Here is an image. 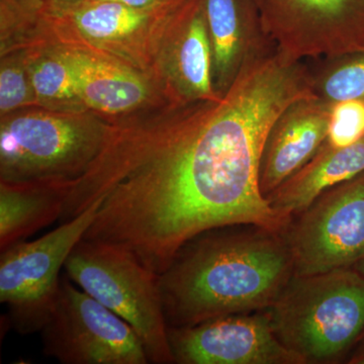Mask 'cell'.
<instances>
[{
	"label": "cell",
	"mask_w": 364,
	"mask_h": 364,
	"mask_svg": "<svg viewBox=\"0 0 364 364\" xmlns=\"http://www.w3.org/2000/svg\"><path fill=\"white\" fill-rule=\"evenodd\" d=\"M311 95L310 68L275 48L246 64L223 97L112 123L104 149L74 179L62 219L100 200L83 239L127 249L157 275L208 230L284 232L291 220L261 193V154L280 112Z\"/></svg>",
	"instance_id": "obj_1"
},
{
	"label": "cell",
	"mask_w": 364,
	"mask_h": 364,
	"mask_svg": "<svg viewBox=\"0 0 364 364\" xmlns=\"http://www.w3.org/2000/svg\"><path fill=\"white\" fill-rule=\"evenodd\" d=\"M294 275L284 232L255 225L208 230L186 242L159 275L167 326L267 310Z\"/></svg>",
	"instance_id": "obj_2"
},
{
	"label": "cell",
	"mask_w": 364,
	"mask_h": 364,
	"mask_svg": "<svg viewBox=\"0 0 364 364\" xmlns=\"http://www.w3.org/2000/svg\"><path fill=\"white\" fill-rule=\"evenodd\" d=\"M191 2L162 0L147 7L127 6L112 0L68 2L43 9L21 47L74 48L95 53L145 74L162 92L165 58Z\"/></svg>",
	"instance_id": "obj_3"
},
{
	"label": "cell",
	"mask_w": 364,
	"mask_h": 364,
	"mask_svg": "<svg viewBox=\"0 0 364 364\" xmlns=\"http://www.w3.org/2000/svg\"><path fill=\"white\" fill-rule=\"evenodd\" d=\"M267 313L305 364L348 363L364 338V275L354 267L294 275Z\"/></svg>",
	"instance_id": "obj_4"
},
{
	"label": "cell",
	"mask_w": 364,
	"mask_h": 364,
	"mask_svg": "<svg viewBox=\"0 0 364 364\" xmlns=\"http://www.w3.org/2000/svg\"><path fill=\"white\" fill-rule=\"evenodd\" d=\"M112 123L92 112L21 109L0 121V181L74 179L104 149Z\"/></svg>",
	"instance_id": "obj_5"
},
{
	"label": "cell",
	"mask_w": 364,
	"mask_h": 364,
	"mask_svg": "<svg viewBox=\"0 0 364 364\" xmlns=\"http://www.w3.org/2000/svg\"><path fill=\"white\" fill-rule=\"evenodd\" d=\"M64 269L76 286L131 325L150 363H174L159 275L127 249L83 238Z\"/></svg>",
	"instance_id": "obj_6"
},
{
	"label": "cell",
	"mask_w": 364,
	"mask_h": 364,
	"mask_svg": "<svg viewBox=\"0 0 364 364\" xmlns=\"http://www.w3.org/2000/svg\"><path fill=\"white\" fill-rule=\"evenodd\" d=\"M100 205L97 200L37 240L21 241L1 251L0 301L9 308L16 331L41 332L48 322L58 298L62 267L95 221Z\"/></svg>",
	"instance_id": "obj_7"
},
{
	"label": "cell",
	"mask_w": 364,
	"mask_h": 364,
	"mask_svg": "<svg viewBox=\"0 0 364 364\" xmlns=\"http://www.w3.org/2000/svg\"><path fill=\"white\" fill-rule=\"evenodd\" d=\"M41 333L46 355L61 363H149L131 325L76 286L66 272Z\"/></svg>",
	"instance_id": "obj_8"
},
{
	"label": "cell",
	"mask_w": 364,
	"mask_h": 364,
	"mask_svg": "<svg viewBox=\"0 0 364 364\" xmlns=\"http://www.w3.org/2000/svg\"><path fill=\"white\" fill-rule=\"evenodd\" d=\"M287 225L294 275L353 267L364 257V171L328 189Z\"/></svg>",
	"instance_id": "obj_9"
},
{
	"label": "cell",
	"mask_w": 364,
	"mask_h": 364,
	"mask_svg": "<svg viewBox=\"0 0 364 364\" xmlns=\"http://www.w3.org/2000/svg\"><path fill=\"white\" fill-rule=\"evenodd\" d=\"M265 32L294 61L364 52V0H254Z\"/></svg>",
	"instance_id": "obj_10"
},
{
	"label": "cell",
	"mask_w": 364,
	"mask_h": 364,
	"mask_svg": "<svg viewBox=\"0 0 364 364\" xmlns=\"http://www.w3.org/2000/svg\"><path fill=\"white\" fill-rule=\"evenodd\" d=\"M168 338L174 363L305 364L280 342L267 310L168 328Z\"/></svg>",
	"instance_id": "obj_11"
},
{
	"label": "cell",
	"mask_w": 364,
	"mask_h": 364,
	"mask_svg": "<svg viewBox=\"0 0 364 364\" xmlns=\"http://www.w3.org/2000/svg\"><path fill=\"white\" fill-rule=\"evenodd\" d=\"M55 48L73 69L85 109L111 123L168 105L161 90L145 74L95 53Z\"/></svg>",
	"instance_id": "obj_12"
},
{
	"label": "cell",
	"mask_w": 364,
	"mask_h": 364,
	"mask_svg": "<svg viewBox=\"0 0 364 364\" xmlns=\"http://www.w3.org/2000/svg\"><path fill=\"white\" fill-rule=\"evenodd\" d=\"M331 105L315 95L298 98L268 131L259 168L261 193L268 195L310 161L325 143Z\"/></svg>",
	"instance_id": "obj_13"
},
{
	"label": "cell",
	"mask_w": 364,
	"mask_h": 364,
	"mask_svg": "<svg viewBox=\"0 0 364 364\" xmlns=\"http://www.w3.org/2000/svg\"><path fill=\"white\" fill-rule=\"evenodd\" d=\"M213 54V82L223 97L244 67L277 47L265 32L254 0H205Z\"/></svg>",
	"instance_id": "obj_14"
},
{
	"label": "cell",
	"mask_w": 364,
	"mask_h": 364,
	"mask_svg": "<svg viewBox=\"0 0 364 364\" xmlns=\"http://www.w3.org/2000/svg\"><path fill=\"white\" fill-rule=\"evenodd\" d=\"M162 92L167 105H184L220 97L213 82V54L205 0H191L163 65Z\"/></svg>",
	"instance_id": "obj_15"
},
{
	"label": "cell",
	"mask_w": 364,
	"mask_h": 364,
	"mask_svg": "<svg viewBox=\"0 0 364 364\" xmlns=\"http://www.w3.org/2000/svg\"><path fill=\"white\" fill-rule=\"evenodd\" d=\"M73 179L0 181V250L60 221Z\"/></svg>",
	"instance_id": "obj_16"
},
{
	"label": "cell",
	"mask_w": 364,
	"mask_h": 364,
	"mask_svg": "<svg viewBox=\"0 0 364 364\" xmlns=\"http://www.w3.org/2000/svg\"><path fill=\"white\" fill-rule=\"evenodd\" d=\"M364 171V138L353 145L335 148L328 144L306 165L267 196L270 207L291 220L328 189Z\"/></svg>",
	"instance_id": "obj_17"
},
{
	"label": "cell",
	"mask_w": 364,
	"mask_h": 364,
	"mask_svg": "<svg viewBox=\"0 0 364 364\" xmlns=\"http://www.w3.org/2000/svg\"><path fill=\"white\" fill-rule=\"evenodd\" d=\"M20 49L25 53L38 107L58 112L87 111L79 95L73 69L57 48Z\"/></svg>",
	"instance_id": "obj_18"
},
{
	"label": "cell",
	"mask_w": 364,
	"mask_h": 364,
	"mask_svg": "<svg viewBox=\"0 0 364 364\" xmlns=\"http://www.w3.org/2000/svg\"><path fill=\"white\" fill-rule=\"evenodd\" d=\"M318 60L310 68L314 95L328 104L343 100L364 102V52Z\"/></svg>",
	"instance_id": "obj_19"
},
{
	"label": "cell",
	"mask_w": 364,
	"mask_h": 364,
	"mask_svg": "<svg viewBox=\"0 0 364 364\" xmlns=\"http://www.w3.org/2000/svg\"><path fill=\"white\" fill-rule=\"evenodd\" d=\"M38 107L25 53L14 49L1 54L0 64V116Z\"/></svg>",
	"instance_id": "obj_20"
},
{
	"label": "cell",
	"mask_w": 364,
	"mask_h": 364,
	"mask_svg": "<svg viewBox=\"0 0 364 364\" xmlns=\"http://www.w3.org/2000/svg\"><path fill=\"white\" fill-rule=\"evenodd\" d=\"M42 9V0H0L1 52L18 44L33 30Z\"/></svg>",
	"instance_id": "obj_21"
},
{
	"label": "cell",
	"mask_w": 364,
	"mask_h": 364,
	"mask_svg": "<svg viewBox=\"0 0 364 364\" xmlns=\"http://www.w3.org/2000/svg\"><path fill=\"white\" fill-rule=\"evenodd\" d=\"M364 138V102L343 100L331 105L329 127L325 143L344 148Z\"/></svg>",
	"instance_id": "obj_22"
},
{
	"label": "cell",
	"mask_w": 364,
	"mask_h": 364,
	"mask_svg": "<svg viewBox=\"0 0 364 364\" xmlns=\"http://www.w3.org/2000/svg\"><path fill=\"white\" fill-rule=\"evenodd\" d=\"M112 1L119 2L124 6L131 7H147L156 4L162 0H112Z\"/></svg>",
	"instance_id": "obj_23"
},
{
	"label": "cell",
	"mask_w": 364,
	"mask_h": 364,
	"mask_svg": "<svg viewBox=\"0 0 364 364\" xmlns=\"http://www.w3.org/2000/svg\"><path fill=\"white\" fill-rule=\"evenodd\" d=\"M350 363H364V338L352 354Z\"/></svg>",
	"instance_id": "obj_24"
},
{
	"label": "cell",
	"mask_w": 364,
	"mask_h": 364,
	"mask_svg": "<svg viewBox=\"0 0 364 364\" xmlns=\"http://www.w3.org/2000/svg\"><path fill=\"white\" fill-rule=\"evenodd\" d=\"M69 1H70V0H42L43 9L61 6V4H67V2Z\"/></svg>",
	"instance_id": "obj_25"
},
{
	"label": "cell",
	"mask_w": 364,
	"mask_h": 364,
	"mask_svg": "<svg viewBox=\"0 0 364 364\" xmlns=\"http://www.w3.org/2000/svg\"><path fill=\"white\" fill-rule=\"evenodd\" d=\"M353 267L355 268L358 272H360L361 274L364 275V257L361 258V259L359 260Z\"/></svg>",
	"instance_id": "obj_26"
},
{
	"label": "cell",
	"mask_w": 364,
	"mask_h": 364,
	"mask_svg": "<svg viewBox=\"0 0 364 364\" xmlns=\"http://www.w3.org/2000/svg\"><path fill=\"white\" fill-rule=\"evenodd\" d=\"M73 1H81V0H70L69 2H73ZM68 4V2H67Z\"/></svg>",
	"instance_id": "obj_27"
}]
</instances>
